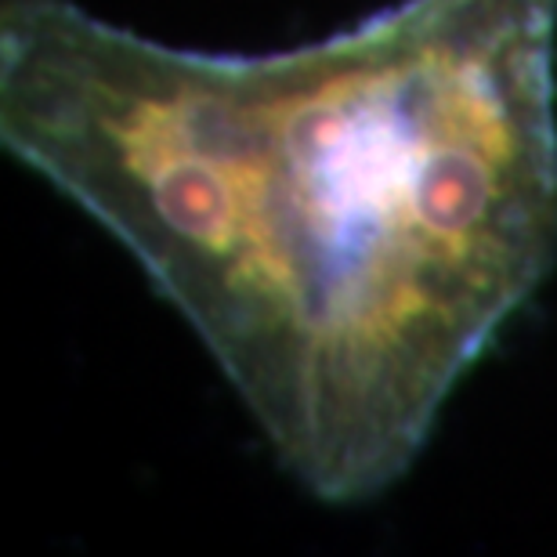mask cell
Masks as SVG:
<instances>
[{
	"instance_id": "cell-1",
	"label": "cell",
	"mask_w": 557,
	"mask_h": 557,
	"mask_svg": "<svg viewBox=\"0 0 557 557\" xmlns=\"http://www.w3.org/2000/svg\"><path fill=\"white\" fill-rule=\"evenodd\" d=\"M0 141L149 275L294 482L366 504L557 264V0L286 51L0 8Z\"/></svg>"
}]
</instances>
